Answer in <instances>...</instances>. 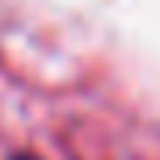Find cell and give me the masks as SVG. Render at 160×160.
Segmentation results:
<instances>
[{"label": "cell", "mask_w": 160, "mask_h": 160, "mask_svg": "<svg viewBox=\"0 0 160 160\" xmlns=\"http://www.w3.org/2000/svg\"><path fill=\"white\" fill-rule=\"evenodd\" d=\"M7 160H43L36 153H25V149H14V153H7Z\"/></svg>", "instance_id": "1"}]
</instances>
